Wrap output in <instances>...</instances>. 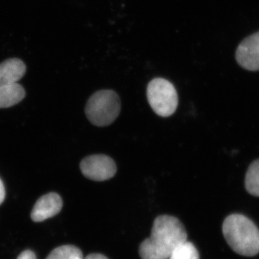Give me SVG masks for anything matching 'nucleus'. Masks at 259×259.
<instances>
[{
  "instance_id": "1",
  "label": "nucleus",
  "mask_w": 259,
  "mask_h": 259,
  "mask_svg": "<svg viewBox=\"0 0 259 259\" xmlns=\"http://www.w3.org/2000/svg\"><path fill=\"white\" fill-rule=\"evenodd\" d=\"M187 241V233L180 220L171 215L158 216L153 222L151 236L141 243V259H168L173 250Z\"/></svg>"
},
{
  "instance_id": "2",
  "label": "nucleus",
  "mask_w": 259,
  "mask_h": 259,
  "mask_svg": "<svg viewBox=\"0 0 259 259\" xmlns=\"http://www.w3.org/2000/svg\"><path fill=\"white\" fill-rule=\"evenodd\" d=\"M225 239L236 253L254 256L259 252V230L254 223L243 214H233L223 225Z\"/></svg>"
},
{
  "instance_id": "3",
  "label": "nucleus",
  "mask_w": 259,
  "mask_h": 259,
  "mask_svg": "<svg viewBox=\"0 0 259 259\" xmlns=\"http://www.w3.org/2000/svg\"><path fill=\"white\" fill-rule=\"evenodd\" d=\"M120 97L112 90H100L89 99L85 113L89 120L98 127L110 125L120 115Z\"/></svg>"
},
{
  "instance_id": "4",
  "label": "nucleus",
  "mask_w": 259,
  "mask_h": 259,
  "mask_svg": "<svg viewBox=\"0 0 259 259\" xmlns=\"http://www.w3.org/2000/svg\"><path fill=\"white\" fill-rule=\"evenodd\" d=\"M147 99L153 111L161 117H169L178 107V95L173 83L163 78L150 81L147 88Z\"/></svg>"
},
{
  "instance_id": "5",
  "label": "nucleus",
  "mask_w": 259,
  "mask_h": 259,
  "mask_svg": "<svg viewBox=\"0 0 259 259\" xmlns=\"http://www.w3.org/2000/svg\"><path fill=\"white\" fill-rule=\"evenodd\" d=\"M80 169L89 180L102 182L115 176L117 166L114 160L106 155H92L81 161Z\"/></svg>"
},
{
  "instance_id": "6",
  "label": "nucleus",
  "mask_w": 259,
  "mask_h": 259,
  "mask_svg": "<svg viewBox=\"0 0 259 259\" xmlns=\"http://www.w3.org/2000/svg\"><path fill=\"white\" fill-rule=\"evenodd\" d=\"M237 62L248 71H259V32L245 38L236 50Z\"/></svg>"
},
{
  "instance_id": "7",
  "label": "nucleus",
  "mask_w": 259,
  "mask_h": 259,
  "mask_svg": "<svg viewBox=\"0 0 259 259\" xmlns=\"http://www.w3.org/2000/svg\"><path fill=\"white\" fill-rule=\"evenodd\" d=\"M63 201L59 194L51 192L37 201L31 212L34 222H42L59 214L62 209Z\"/></svg>"
},
{
  "instance_id": "8",
  "label": "nucleus",
  "mask_w": 259,
  "mask_h": 259,
  "mask_svg": "<svg viewBox=\"0 0 259 259\" xmlns=\"http://www.w3.org/2000/svg\"><path fill=\"white\" fill-rule=\"evenodd\" d=\"M26 66L19 59H7L0 64V87L18 83L23 77Z\"/></svg>"
},
{
  "instance_id": "9",
  "label": "nucleus",
  "mask_w": 259,
  "mask_h": 259,
  "mask_svg": "<svg viewBox=\"0 0 259 259\" xmlns=\"http://www.w3.org/2000/svg\"><path fill=\"white\" fill-rule=\"evenodd\" d=\"M25 96V90L18 83L0 87V108L14 106Z\"/></svg>"
},
{
  "instance_id": "10",
  "label": "nucleus",
  "mask_w": 259,
  "mask_h": 259,
  "mask_svg": "<svg viewBox=\"0 0 259 259\" xmlns=\"http://www.w3.org/2000/svg\"><path fill=\"white\" fill-rule=\"evenodd\" d=\"M247 192L255 197H259V160L252 162L248 167L245 178Z\"/></svg>"
},
{
  "instance_id": "11",
  "label": "nucleus",
  "mask_w": 259,
  "mask_h": 259,
  "mask_svg": "<svg viewBox=\"0 0 259 259\" xmlns=\"http://www.w3.org/2000/svg\"><path fill=\"white\" fill-rule=\"evenodd\" d=\"M168 259H199V253L192 242L186 241L177 245Z\"/></svg>"
},
{
  "instance_id": "12",
  "label": "nucleus",
  "mask_w": 259,
  "mask_h": 259,
  "mask_svg": "<svg viewBox=\"0 0 259 259\" xmlns=\"http://www.w3.org/2000/svg\"><path fill=\"white\" fill-rule=\"evenodd\" d=\"M47 259H83L81 250L74 245L58 247L51 251Z\"/></svg>"
},
{
  "instance_id": "13",
  "label": "nucleus",
  "mask_w": 259,
  "mask_h": 259,
  "mask_svg": "<svg viewBox=\"0 0 259 259\" xmlns=\"http://www.w3.org/2000/svg\"><path fill=\"white\" fill-rule=\"evenodd\" d=\"M17 259H37V258L34 252H32V250H26L19 255Z\"/></svg>"
},
{
  "instance_id": "14",
  "label": "nucleus",
  "mask_w": 259,
  "mask_h": 259,
  "mask_svg": "<svg viewBox=\"0 0 259 259\" xmlns=\"http://www.w3.org/2000/svg\"><path fill=\"white\" fill-rule=\"evenodd\" d=\"M5 197V189L3 181L0 179V204L4 202Z\"/></svg>"
},
{
  "instance_id": "15",
  "label": "nucleus",
  "mask_w": 259,
  "mask_h": 259,
  "mask_svg": "<svg viewBox=\"0 0 259 259\" xmlns=\"http://www.w3.org/2000/svg\"><path fill=\"white\" fill-rule=\"evenodd\" d=\"M83 259H109L105 255L100 254V253H91L88 255L86 258Z\"/></svg>"
}]
</instances>
